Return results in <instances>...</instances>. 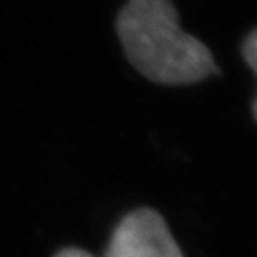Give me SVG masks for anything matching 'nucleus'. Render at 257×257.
<instances>
[{"instance_id":"obj_1","label":"nucleus","mask_w":257,"mask_h":257,"mask_svg":"<svg viewBox=\"0 0 257 257\" xmlns=\"http://www.w3.org/2000/svg\"><path fill=\"white\" fill-rule=\"evenodd\" d=\"M116 32L128 63L152 82L184 86L218 73L211 50L181 29L172 0H128Z\"/></svg>"},{"instance_id":"obj_2","label":"nucleus","mask_w":257,"mask_h":257,"mask_svg":"<svg viewBox=\"0 0 257 257\" xmlns=\"http://www.w3.org/2000/svg\"><path fill=\"white\" fill-rule=\"evenodd\" d=\"M104 257H184V253L163 214L140 207L120 220Z\"/></svg>"},{"instance_id":"obj_3","label":"nucleus","mask_w":257,"mask_h":257,"mask_svg":"<svg viewBox=\"0 0 257 257\" xmlns=\"http://www.w3.org/2000/svg\"><path fill=\"white\" fill-rule=\"evenodd\" d=\"M241 54H243V59H245V63L248 64L257 79V27L253 31H250L248 36L245 38V41L241 45ZM252 114L253 120L257 121V95L252 100Z\"/></svg>"},{"instance_id":"obj_4","label":"nucleus","mask_w":257,"mask_h":257,"mask_svg":"<svg viewBox=\"0 0 257 257\" xmlns=\"http://www.w3.org/2000/svg\"><path fill=\"white\" fill-rule=\"evenodd\" d=\"M54 257H95V255H91V253L82 248H77V246H66V248L59 250Z\"/></svg>"}]
</instances>
